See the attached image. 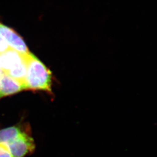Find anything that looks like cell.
<instances>
[{
	"label": "cell",
	"mask_w": 157,
	"mask_h": 157,
	"mask_svg": "<svg viewBox=\"0 0 157 157\" xmlns=\"http://www.w3.org/2000/svg\"><path fill=\"white\" fill-rule=\"evenodd\" d=\"M27 64L25 90H43L51 93L52 73L30 52L25 55Z\"/></svg>",
	"instance_id": "1"
},
{
	"label": "cell",
	"mask_w": 157,
	"mask_h": 157,
	"mask_svg": "<svg viewBox=\"0 0 157 157\" xmlns=\"http://www.w3.org/2000/svg\"><path fill=\"white\" fill-rule=\"evenodd\" d=\"M5 146L13 157H25L33 152L35 149L34 141L28 128Z\"/></svg>",
	"instance_id": "2"
},
{
	"label": "cell",
	"mask_w": 157,
	"mask_h": 157,
	"mask_svg": "<svg viewBox=\"0 0 157 157\" xmlns=\"http://www.w3.org/2000/svg\"><path fill=\"white\" fill-rule=\"evenodd\" d=\"M0 35L6 40L10 47L23 54L29 52L28 48L22 38L13 29L1 23Z\"/></svg>",
	"instance_id": "3"
},
{
	"label": "cell",
	"mask_w": 157,
	"mask_h": 157,
	"mask_svg": "<svg viewBox=\"0 0 157 157\" xmlns=\"http://www.w3.org/2000/svg\"><path fill=\"white\" fill-rule=\"evenodd\" d=\"M25 57V54L9 47L6 51L0 53V67L4 73H6L11 68L23 62Z\"/></svg>",
	"instance_id": "4"
},
{
	"label": "cell",
	"mask_w": 157,
	"mask_h": 157,
	"mask_svg": "<svg viewBox=\"0 0 157 157\" xmlns=\"http://www.w3.org/2000/svg\"><path fill=\"white\" fill-rule=\"evenodd\" d=\"M24 90L22 84L8 75L4 73L0 78L1 98L16 94Z\"/></svg>",
	"instance_id": "5"
},
{
	"label": "cell",
	"mask_w": 157,
	"mask_h": 157,
	"mask_svg": "<svg viewBox=\"0 0 157 157\" xmlns=\"http://www.w3.org/2000/svg\"><path fill=\"white\" fill-rule=\"evenodd\" d=\"M5 74L8 75L10 77H11L12 78L16 80L20 83L22 84L24 89L25 90L26 78L27 74V64L25 57V60L23 62L11 68L10 71L7 72V73Z\"/></svg>",
	"instance_id": "6"
},
{
	"label": "cell",
	"mask_w": 157,
	"mask_h": 157,
	"mask_svg": "<svg viewBox=\"0 0 157 157\" xmlns=\"http://www.w3.org/2000/svg\"><path fill=\"white\" fill-rule=\"evenodd\" d=\"M0 157H13L7 147L0 144Z\"/></svg>",
	"instance_id": "7"
},
{
	"label": "cell",
	"mask_w": 157,
	"mask_h": 157,
	"mask_svg": "<svg viewBox=\"0 0 157 157\" xmlns=\"http://www.w3.org/2000/svg\"><path fill=\"white\" fill-rule=\"evenodd\" d=\"M10 47L6 43V40L2 38V37L0 35V53H2L6 51Z\"/></svg>",
	"instance_id": "8"
},
{
	"label": "cell",
	"mask_w": 157,
	"mask_h": 157,
	"mask_svg": "<svg viewBox=\"0 0 157 157\" xmlns=\"http://www.w3.org/2000/svg\"><path fill=\"white\" fill-rule=\"evenodd\" d=\"M4 74V72L2 71V70L1 69V67H0V78Z\"/></svg>",
	"instance_id": "9"
},
{
	"label": "cell",
	"mask_w": 157,
	"mask_h": 157,
	"mask_svg": "<svg viewBox=\"0 0 157 157\" xmlns=\"http://www.w3.org/2000/svg\"><path fill=\"white\" fill-rule=\"evenodd\" d=\"M0 98H1V96H0Z\"/></svg>",
	"instance_id": "10"
}]
</instances>
